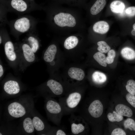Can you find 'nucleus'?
I'll return each mask as SVG.
<instances>
[{
    "label": "nucleus",
    "mask_w": 135,
    "mask_h": 135,
    "mask_svg": "<svg viewBox=\"0 0 135 135\" xmlns=\"http://www.w3.org/2000/svg\"><path fill=\"white\" fill-rule=\"evenodd\" d=\"M54 20L55 23L61 27L67 26L72 27L76 24L75 18L68 13H60L55 16Z\"/></svg>",
    "instance_id": "obj_1"
},
{
    "label": "nucleus",
    "mask_w": 135,
    "mask_h": 135,
    "mask_svg": "<svg viewBox=\"0 0 135 135\" xmlns=\"http://www.w3.org/2000/svg\"><path fill=\"white\" fill-rule=\"evenodd\" d=\"M8 112L12 117L18 118L24 116L26 113V107L20 102H12L8 106Z\"/></svg>",
    "instance_id": "obj_2"
},
{
    "label": "nucleus",
    "mask_w": 135,
    "mask_h": 135,
    "mask_svg": "<svg viewBox=\"0 0 135 135\" xmlns=\"http://www.w3.org/2000/svg\"><path fill=\"white\" fill-rule=\"evenodd\" d=\"M31 25V22L29 18L26 17H22L16 21L14 24V27L18 32L24 33L30 30Z\"/></svg>",
    "instance_id": "obj_3"
},
{
    "label": "nucleus",
    "mask_w": 135,
    "mask_h": 135,
    "mask_svg": "<svg viewBox=\"0 0 135 135\" xmlns=\"http://www.w3.org/2000/svg\"><path fill=\"white\" fill-rule=\"evenodd\" d=\"M88 110L92 116L94 118H98L101 116L103 113V106L100 100H95L90 104Z\"/></svg>",
    "instance_id": "obj_4"
},
{
    "label": "nucleus",
    "mask_w": 135,
    "mask_h": 135,
    "mask_svg": "<svg viewBox=\"0 0 135 135\" xmlns=\"http://www.w3.org/2000/svg\"><path fill=\"white\" fill-rule=\"evenodd\" d=\"M4 89L7 94L10 95L18 93L20 90L18 82L15 80H10L6 82L4 85Z\"/></svg>",
    "instance_id": "obj_5"
},
{
    "label": "nucleus",
    "mask_w": 135,
    "mask_h": 135,
    "mask_svg": "<svg viewBox=\"0 0 135 135\" xmlns=\"http://www.w3.org/2000/svg\"><path fill=\"white\" fill-rule=\"evenodd\" d=\"M82 95L80 93L74 92L70 94L68 96L66 100L67 106L70 108H75L81 100Z\"/></svg>",
    "instance_id": "obj_6"
},
{
    "label": "nucleus",
    "mask_w": 135,
    "mask_h": 135,
    "mask_svg": "<svg viewBox=\"0 0 135 135\" xmlns=\"http://www.w3.org/2000/svg\"><path fill=\"white\" fill-rule=\"evenodd\" d=\"M47 112L50 114L54 116L59 115L61 113V107L57 102L52 100H48L46 105Z\"/></svg>",
    "instance_id": "obj_7"
},
{
    "label": "nucleus",
    "mask_w": 135,
    "mask_h": 135,
    "mask_svg": "<svg viewBox=\"0 0 135 135\" xmlns=\"http://www.w3.org/2000/svg\"><path fill=\"white\" fill-rule=\"evenodd\" d=\"M47 85L53 93L56 95H60L63 93V90L62 86L55 80H48L47 82Z\"/></svg>",
    "instance_id": "obj_8"
},
{
    "label": "nucleus",
    "mask_w": 135,
    "mask_h": 135,
    "mask_svg": "<svg viewBox=\"0 0 135 135\" xmlns=\"http://www.w3.org/2000/svg\"><path fill=\"white\" fill-rule=\"evenodd\" d=\"M68 73L71 78L79 81L82 80L85 76L84 71L80 68H70L68 71Z\"/></svg>",
    "instance_id": "obj_9"
},
{
    "label": "nucleus",
    "mask_w": 135,
    "mask_h": 135,
    "mask_svg": "<svg viewBox=\"0 0 135 135\" xmlns=\"http://www.w3.org/2000/svg\"><path fill=\"white\" fill-rule=\"evenodd\" d=\"M110 26L108 24L104 21H100L96 22L93 27V30L96 32L104 34L108 31Z\"/></svg>",
    "instance_id": "obj_10"
},
{
    "label": "nucleus",
    "mask_w": 135,
    "mask_h": 135,
    "mask_svg": "<svg viewBox=\"0 0 135 135\" xmlns=\"http://www.w3.org/2000/svg\"><path fill=\"white\" fill-rule=\"evenodd\" d=\"M4 49L6 55L8 59L11 61L15 60L16 55L12 42L10 41L6 42L4 45Z\"/></svg>",
    "instance_id": "obj_11"
},
{
    "label": "nucleus",
    "mask_w": 135,
    "mask_h": 135,
    "mask_svg": "<svg viewBox=\"0 0 135 135\" xmlns=\"http://www.w3.org/2000/svg\"><path fill=\"white\" fill-rule=\"evenodd\" d=\"M57 50V47L55 45L52 44L49 46L44 54V60L47 62L52 61L54 58Z\"/></svg>",
    "instance_id": "obj_12"
},
{
    "label": "nucleus",
    "mask_w": 135,
    "mask_h": 135,
    "mask_svg": "<svg viewBox=\"0 0 135 135\" xmlns=\"http://www.w3.org/2000/svg\"><path fill=\"white\" fill-rule=\"evenodd\" d=\"M24 57L26 60L29 62H33L35 59L34 52L28 45L25 44L22 46Z\"/></svg>",
    "instance_id": "obj_13"
},
{
    "label": "nucleus",
    "mask_w": 135,
    "mask_h": 135,
    "mask_svg": "<svg viewBox=\"0 0 135 135\" xmlns=\"http://www.w3.org/2000/svg\"><path fill=\"white\" fill-rule=\"evenodd\" d=\"M115 110L118 114L122 116L130 117L133 115L131 109L128 106L123 104L117 105L115 107Z\"/></svg>",
    "instance_id": "obj_14"
},
{
    "label": "nucleus",
    "mask_w": 135,
    "mask_h": 135,
    "mask_svg": "<svg viewBox=\"0 0 135 135\" xmlns=\"http://www.w3.org/2000/svg\"><path fill=\"white\" fill-rule=\"evenodd\" d=\"M106 3V0H97L90 8L91 14L96 15L98 14L104 8Z\"/></svg>",
    "instance_id": "obj_15"
},
{
    "label": "nucleus",
    "mask_w": 135,
    "mask_h": 135,
    "mask_svg": "<svg viewBox=\"0 0 135 135\" xmlns=\"http://www.w3.org/2000/svg\"><path fill=\"white\" fill-rule=\"evenodd\" d=\"M125 8L124 4L122 2L116 0L113 1L110 4V8L111 11L115 13H121Z\"/></svg>",
    "instance_id": "obj_16"
},
{
    "label": "nucleus",
    "mask_w": 135,
    "mask_h": 135,
    "mask_svg": "<svg viewBox=\"0 0 135 135\" xmlns=\"http://www.w3.org/2000/svg\"><path fill=\"white\" fill-rule=\"evenodd\" d=\"M11 4L14 9L20 12H24L27 8L26 4L23 0H12Z\"/></svg>",
    "instance_id": "obj_17"
},
{
    "label": "nucleus",
    "mask_w": 135,
    "mask_h": 135,
    "mask_svg": "<svg viewBox=\"0 0 135 135\" xmlns=\"http://www.w3.org/2000/svg\"><path fill=\"white\" fill-rule=\"evenodd\" d=\"M78 42V39L76 36H70L65 40L64 46V48L67 49H70L76 47Z\"/></svg>",
    "instance_id": "obj_18"
},
{
    "label": "nucleus",
    "mask_w": 135,
    "mask_h": 135,
    "mask_svg": "<svg viewBox=\"0 0 135 135\" xmlns=\"http://www.w3.org/2000/svg\"><path fill=\"white\" fill-rule=\"evenodd\" d=\"M93 81L95 83L100 84L105 82L106 80V76L104 73L98 71L94 72L92 75Z\"/></svg>",
    "instance_id": "obj_19"
},
{
    "label": "nucleus",
    "mask_w": 135,
    "mask_h": 135,
    "mask_svg": "<svg viewBox=\"0 0 135 135\" xmlns=\"http://www.w3.org/2000/svg\"><path fill=\"white\" fill-rule=\"evenodd\" d=\"M23 126L25 132L28 134L33 132L35 128L32 120L31 118L27 117L24 119L23 122Z\"/></svg>",
    "instance_id": "obj_20"
},
{
    "label": "nucleus",
    "mask_w": 135,
    "mask_h": 135,
    "mask_svg": "<svg viewBox=\"0 0 135 135\" xmlns=\"http://www.w3.org/2000/svg\"><path fill=\"white\" fill-rule=\"evenodd\" d=\"M122 56L128 60H132L135 58V51L132 48L128 47L123 48L121 50Z\"/></svg>",
    "instance_id": "obj_21"
},
{
    "label": "nucleus",
    "mask_w": 135,
    "mask_h": 135,
    "mask_svg": "<svg viewBox=\"0 0 135 135\" xmlns=\"http://www.w3.org/2000/svg\"><path fill=\"white\" fill-rule=\"evenodd\" d=\"M93 58L100 65L104 67L106 66V57L103 53L100 52H97L94 54Z\"/></svg>",
    "instance_id": "obj_22"
},
{
    "label": "nucleus",
    "mask_w": 135,
    "mask_h": 135,
    "mask_svg": "<svg viewBox=\"0 0 135 135\" xmlns=\"http://www.w3.org/2000/svg\"><path fill=\"white\" fill-rule=\"evenodd\" d=\"M84 126L82 123L73 122L71 125V131L74 134H77L83 132L85 129Z\"/></svg>",
    "instance_id": "obj_23"
},
{
    "label": "nucleus",
    "mask_w": 135,
    "mask_h": 135,
    "mask_svg": "<svg viewBox=\"0 0 135 135\" xmlns=\"http://www.w3.org/2000/svg\"><path fill=\"white\" fill-rule=\"evenodd\" d=\"M33 124L35 129L38 131L43 130L45 127L43 122L38 117L35 116L32 119Z\"/></svg>",
    "instance_id": "obj_24"
},
{
    "label": "nucleus",
    "mask_w": 135,
    "mask_h": 135,
    "mask_svg": "<svg viewBox=\"0 0 135 135\" xmlns=\"http://www.w3.org/2000/svg\"><path fill=\"white\" fill-rule=\"evenodd\" d=\"M108 120L110 122H120L123 119V116L118 114L116 112L114 111L112 113H109L107 115Z\"/></svg>",
    "instance_id": "obj_25"
},
{
    "label": "nucleus",
    "mask_w": 135,
    "mask_h": 135,
    "mask_svg": "<svg viewBox=\"0 0 135 135\" xmlns=\"http://www.w3.org/2000/svg\"><path fill=\"white\" fill-rule=\"evenodd\" d=\"M97 44L98 46L97 48L98 50L102 53H106L110 50V46L104 41L98 42Z\"/></svg>",
    "instance_id": "obj_26"
},
{
    "label": "nucleus",
    "mask_w": 135,
    "mask_h": 135,
    "mask_svg": "<svg viewBox=\"0 0 135 135\" xmlns=\"http://www.w3.org/2000/svg\"><path fill=\"white\" fill-rule=\"evenodd\" d=\"M30 47L34 53L36 52L39 48V43L38 40L32 36L29 37L28 39Z\"/></svg>",
    "instance_id": "obj_27"
},
{
    "label": "nucleus",
    "mask_w": 135,
    "mask_h": 135,
    "mask_svg": "<svg viewBox=\"0 0 135 135\" xmlns=\"http://www.w3.org/2000/svg\"><path fill=\"white\" fill-rule=\"evenodd\" d=\"M126 88L129 93L135 95V81L134 80H128L127 82Z\"/></svg>",
    "instance_id": "obj_28"
},
{
    "label": "nucleus",
    "mask_w": 135,
    "mask_h": 135,
    "mask_svg": "<svg viewBox=\"0 0 135 135\" xmlns=\"http://www.w3.org/2000/svg\"><path fill=\"white\" fill-rule=\"evenodd\" d=\"M124 125L126 128H128L131 131H135V121L133 119L127 118L124 121Z\"/></svg>",
    "instance_id": "obj_29"
},
{
    "label": "nucleus",
    "mask_w": 135,
    "mask_h": 135,
    "mask_svg": "<svg viewBox=\"0 0 135 135\" xmlns=\"http://www.w3.org/2000/svg\"><path fill=\"white\" fill-rule=\"evenodd\" d=\"M107 56L106 57V61L107 64H110L114 61L116 56L115 51L113 50H110L108 52Z\"/></svg>",
    "instance_id": "obj_30"
},
{
    "label": "nucleus",
    "mask_w": 135,
    "mask_h": 135,
    "mask_svg": "<svg viewBox=\"0 0 135 135\" xmlns=\"http://www.w3.org/2000/svg\"><path fill=\"white\" fill-rule=\"evenodd\" d=\"M127 102L134 108H135V96L129 93L126 96Z\"/></svg>",
    "instance_id": "obj_31"
},
{
    "label": "nucleus",
    "mask_w": 135,
    "mask_h": 135,
    "mask_svg": "<svg viewBox=\"0 0 135 135\" xmlns=\"http://www.w3.org/2000/svg\"><path fill=\"white\" fill-rule=\"evenodd\" d=\"M126 14L128 16L133 17L135 16V6H131L128 8L125 11Z\"/></svg>",
    "instance_id": "obj_32"
},
{
    "label": "nucleus",
    "mask_w": 135,
    "mask_h": 135,
    "mask_svg": "<svg viewBox=\"0 0 135 135\" xmlns=\"http://www.w3.org/2000/svg\"><path fill=\"white\" fill-rule=\"evenodd\" d=\"M112 135H126L125 132L121 128H117L114 129L111 134Z\"/></svg>",
    "instance_id": "obj_33"
},
{
    "label": "nucleus",
    "mask_w": 135,
    "mask_h": 135,
    "mask_svg": "<svg viewBox=\"0 0 135 135\" xmlns=\"http://www.w3.org/2000/svg\"><path fill=\"white\" fill-rule=\"evenodd\" d=\"M56 135H66V133L63 130H59L57 131L56 132Z\"/></svg>",
    "instance_id": "obj_34"
},
{
    "label": "nucleus",
    "mask_w": 135,
    "mask_h": 135,
    "mask_svg": "<svg viewBox=\"0 0 135 135\" xmlns=\"http://www.w3.org/2000/svg\"><path fill=\"white\" fill-rule=\"evenodd\" d=\"M4 73V71L3 67L2 66L0 65V77H1L2 76Z\"/></svg>",
    "instance_id": "obj_35"
},
{
    "label": "nucleus",
    "mask_w": 135,
    "mask_h": 135,
    "mask_svg": "<svg viewBox=\"0 0 135 135\" xmlns=\"http://www.w3.org/2000/svg\"><path fill=\"white\" fill-rule=\"evenodd\" d=\"M132 34L133 36H135V29H134L132 32Z\"/></svg>",
    "instance_id": "obj_36"
},
{
    "label": "nucleus",
    "mask_w": 135,
    "mask_h": 135,
    "mask_svg": "<svg viewBox=\"0 0 135 135\" xmlns=\"http://www.w3.org/2000/svg\"><path fill=\"white\" fill-rule=\"evenodd\" d=\"M2 42V39L1 36H0V44H1Z\"/></svg>",
    "instance_id": "obj_37"
},
{
    "label": "nucleus",
    "mask_w": 135,
    "mask_h": 135,
    "mask_svg": "<svg viewBox=\"0 0 135 135\" xmlns=\"http://www.w3.org/2000/svg\"><path fill=\"white\" fill-rule=\"evenodd\" d=\"M133 28L134 29H135V23L133 25Z\"/></svg>",
    "instance_id": "obj_38"
},
{
    "label": "nucleus",
    "mask_w": 135,
    "mask_h": 135,
    "mask_svg": "<svg viewBox=\"0 0 135 135\" xmlns=\"http://www.w3.org/2000/svg\"><path fill=\"white\" fill-rule=\"evenodd\" d=\"M0 135H2V134H1V133H0Z\"/></svg>",
    "instance_id": "obj_39"
}]
</instances>
